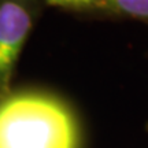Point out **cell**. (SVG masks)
I'll return each instance as SVG.
<instances>
[{"label":"cell","instance_id":"cell-1","mask_svg":"<svg viewBox=\"0 0 148 148\" xmlns=\"http://www.w3.org/2000/svg\"><path fill=\"white\" fill-rule=\"evenodd\" d=\"M82 147V125L66 99L37 88H12L0 97V148Z\"/></svg>","mask_w":148,"mask_h":148},{"label":"cell","instance_id":"cell-4","mask_svg":"<svg viewBox=\"0 0 148 148\" xmlns=\"http://www.w3.org/2000/svg\"><path fill=\"white\" fill-rule=\"evenodd\" d=\"M45 7L60 8L70 12L79 14H100L103 11L104 0H44Z\"/></svg>","mask_w":148,"mask_h":148},{"label":"cell","instance_id":"cell-3","mask_svg":"<svg viewBox=\"0 0 148 148\" xmlns=\"http://www.w3.org/2000/svg\"><path fill=\"white\" fill-rule=\"evenodd\" d=\"M101 15L127 18L148 25V0H104Z\"/></svg>","mask_w":148,"mask_h":148},{"label":"cell","instance_id":"cell-2","mask_svg":"<svg viewBox=\"0 0 148 148\" xmlns=\"http://www.w3.org/2000/svg\"><path fill=\"white\" fill-rule=\"evenodd\" d=\"M44 8V0H0V97L12 89L22 49Z\"/></svg>","mask_w":148,"mask_h":148}]
</instances>
